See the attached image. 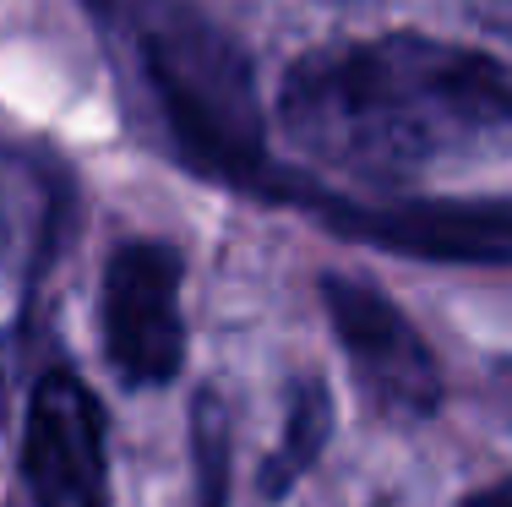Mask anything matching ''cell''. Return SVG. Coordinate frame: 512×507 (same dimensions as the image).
Instances as JSON below:
<instances>
[{"instance_id": "cell-7", "label": "cell", "mask_w": 512, "mask_h": 507, "mask_svg": "<svg viewBox=\"0 0 512 507\" xmlns=\"http://www.w3.org/2000/svg\"><path fill=\"white\" fill-rule=\"evenodd\" d=\"M197 453H202V507H224V426H218V409L213 426H207V404L197 415Z\"/></svg>"}, {"instance_id": "cell-9", "label": "cell", "mask_w": 512, "mask_h": 507, "mask_svg": "<svg viewBox=\"0 0 512 507\" xmlns=\"http://www.w3.org/2000/svg\"><path fill=\"white\" fill-rule=\"evenodd\" d=\"M491 6H502V11H512V0H491Z\"/></svg>"}, {"instance_id": "cell-5", "label": "cell", "mask_w": 512, "mask_h": 507, "mask_svg": "<svg viewBox=\"0 0 512 507\" xmlns=\"http://www.w3.org/2000/svg\"><path fill=\"white\" fill-rule=\"evenodd\" d=\"M22 480L39 507H109V420L71 371H44L22 426Z\"/></svg>"}, {"instance_id": "cell-8", "label": "cell", "mask_w": 512, "mask_h": 507, "mask_svg": "<svg viewBox=\"0 0 512 507\" xmlns=\"http://www.w3.org/2000/svg\"><path fill=\"white\" fill-rule=\"evenodd\" d=\"M463 507H512V475H502L485 491H474V497H463Z\"/></svg>"}, {"instance_id": "cell-4", "label": "cell", "mask_w": 512, "mask_h": 507, "mask_svg": "<svg viewBox=\"0 0 512 507\" xmlns=\"http://www.w3.org/2000/svg\"><path fill=\"white\" fill-rule=\"evenodd\" d=\"M322 300L327 322L349 355V377L376 409L398 420H425L442 404V371L393 300L360 279H338V273L322 279Z\"/></svg>"}, {"instance_id": "cell-2", "label": "cell", "mask_w": 512, "mask_h": 507, "mask_svg": "<svg viewBox=\"0 0 512 507\" xmlns=\"http://www.w3.org/2000/svg\"><path fill=\"white\" fill-rule=\"evenodd\" d=\"M142 55L148 77L164 99L175 131L202 148L207 169H251L262 131H256L251 88L240 71L229 39H218L197 17H158L142 28Z\"/></svg>"}, {"instance_id": "cell-1", "label": "cell", "mask_w": 512, "mask_h": 507, "mask_svg": "<svg viewBox=\"0 0 512 507\" xmlns=\"http://www.w3.org/2000/svg\"><path fill=\"white\" fill-rule=\"evenodd\" d=\"M278 126L322 169L425 175L512 142V66L431 33L338 39L289 66Z\"/></svg>"}, {"instance_id": "cell-6", "label": "cell", "mask_w": 512, "mask_h": 507, "mask_svg": "<svg viewBox=\"0 0 512 507\" xmlns=\"http://www.w3.org/2000/svg\"><path fill=\"white\" fill-rule=\"evenodd\" d=\"M327 431H333V404H327L322 382L295 388V398H289V420H284V442H278V453L267 458V469H262L267 497H284V491L306 475L311 458L322 453Z\"/></svg>"}, {"instance_id": "cell-3", "label": "cell", "mask_w": 512, "mask_h": 507, "mask_svg": "<svg viewBox=\"0 0 512 507\" xmlns=\"http://www.w3.org/2000/svg\"><path fill=\"white\" fill-rule=\"evenodd\" d=\"M180 251L164 240H131L109 257L99 289L104 355L126 388H164L186 366V311H180Z\"/></svg>"}]
</instances>
